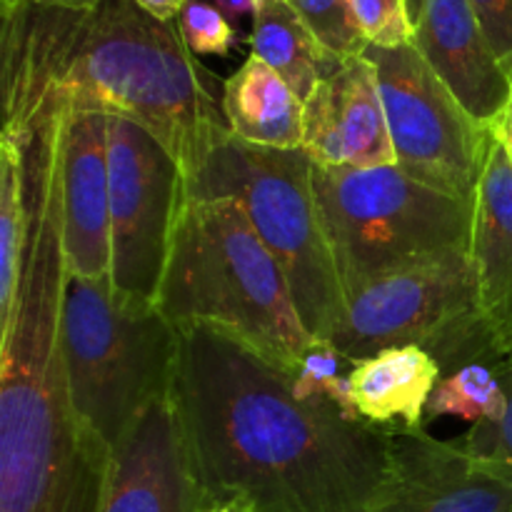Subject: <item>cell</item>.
<instances>
[{"label": "cell", "mask_w": 512, "mask_h": 512, "mask_svg": "<svg viewBox=\"0 0 512 512\" xmlns=\"http://www.w3.org/2000/svg\"><path fill=\"white\" fill-rule=\"evenodd\" d=\"M288 5L333 58L348 60L368 48L355 20L353 0H288Z\"/></svg>", "instance_id": "obj_23"}, {"label": "cell", "mask_w": 512, "mask_h": 512, "mask_svg": "<svg viewBox=\"0 0 512 512\" xmlns=\"http://www.w3.org/2000/svg\"><path fill=\"white\" fill-rule=\"evenodd\" d=\"M203 505L173 390L110 448L100 512H198Z\"/></svg>", "instance_id": "obj_12"}, {"label": "cell", "mask_w": 512, "mask_h": 512, "mask_svg": "<svg viewBox=\"0 0 512 512\" xmlns=\"http://www.w3.org/2000/svg\"><path fill=\"white\" fill-rule=\"evenodd\" d=\"M353 13L368 45L400 48L413 43L405 0H353Z\"/></svg>", "instance_id": "obj_25"}, {"label": "cell", "mask_w": 512, "mask_h": 512, "mask_svg": "<svg viewBox=\"0 0 512 512\" xmlns=\"http://www.w3.org/2000/svg\"><path fill=\"white\" fill-rule=\"evenodd\" d=\"M38 3L60 5V8H73V10H85V8H93L98 0H38Z\"/></svg>", "instance_id": "obj_32"}, {"label": "cell", "mask_w": 512, "mask_h": 512, "mask_svg": "<svg viewBox=\"0 0 512 512\" xmlns=\"http://www.w3.org/2000/svg\"><path fill=\"white\" fill-rule=\"evenodd\" d=\"M198 512H255L253 503L240 495H230V498H215V500H203Z\"/></svg>", "instance_id": "obj_31"}, {"label": "cell", "mask_w": 512, "mask_h": 512, "mask_svg": "<svg viewBox=\"0 0 512 512\" xmlns=\"http://www.w3.org/2000/svg\"><path fill=\"white\" fill-rule=\"evenodd\" d=\"M303 150L325 168L395 165L378 75L365 55L343 60L303 103Z\"/></svg>", "instance_id": "obj_14"}, {"label": "cell", "mask_w": 512, "mask_h": 512, "mask_svg": "<svg viewBox=\"0 0 512 512\" xmlns=\"http://www.w3.org/2000/svg\"><path fill=\"white\" fill-rule=\"evenodd\" d=\"M110 243L115 293L158 303L170 240L185 203L178 160L145 128L108 115Z\"/></svg>", "instance_id": "obj_10"}, {"label": "cell", "mask_w": 512, "mask_h": 512, "mask_svg": "<svg viewBox=\"0 0 512 512\" xmlns=\"http://www.w3.org/2000/svg\"><path fill=\"white\" fill-rule=\"evenodd\" d=\"M210 5L220 10L225 18L230 20L233 25L243 23V20H250L253 23V15H255V5L258 0H208Z\"/></svg>", "instance_id": "obj_29"}, {"label": "cell", "mask_w": 512, "mask_h": 512, "mask_svg": "<svg viewBox=\"0 0 512 512\" xmlns=\"http://www.w3.org/2000/svg\"><path fill=\"white\" fill-rule=\"evenodd\" d=\"M60 125L48 108L25 150L30 233L13 318L0 330V512H100L110 450L78 418L60 348L65 253Z\"/></svg>", "instance_id": "obj_3"}, {"label": "cell", "mask_w": 512, "mask_h": 512, "mask_svg": "<svg viewBox=\"0 0 512 512\" xmlns=\"http://www.w3.org/2000/svg\"><path fill=\"white\" fill-rule=\"evenodd\" d=\"M443 368L418 345L388 348L350 368V393L360 418L378 428H423Z\"/></svg>", "instance_id": "obj_17"}, {"label": "cell", "mask_w": 512, "mask_h": 512, "mask_svg": "<svg viewBox=\"0 0 512 512\" xmlns=\"http://www.w3.org/2000/svg\"><path fill=\"white\" fill-rule=\"evenodd\" d=\"M60 203L68 278L108 280L113 270L108 115L63 110Z\"/></svg>", "instance_id": "obj_13"}, {"label": "cell", "mask_w": 512, "mask_h": 512, "mask_svg": "<svg viewBox=\"0 0 512 512\" xmlns=\"http://www.w3.org/2000/svg\"><path fill=\"white\" fill-rule=\"evenodd\" d=\"M313 188L343 293L430 255L468 250L475 203L410 178L398 165L325 168Z\"/></svg>", "instance_id": "obj_7"}, {"label": "cell", "mask_w": 512, "mask_h": 512, "mask_svg": "<svg viewBox=\"0 0 512 512\" xmlns=\"http://www.w3.org/2000/svg\"><path fill=\"white\" fill-rule=\"evenodd\" d=\"M178 30L193 55H228L238 45V28L208 0H190L178 18Z\"/></svg>", "instance_id": "obj_24"}, {"label": "cell", "mask_w": 512, "mask_h": 512, "mask_svg": "<svg viewBox=\"0 0 512 512\" xmlns=\"http://www.w3.org/2000/svg\"><path fill=\"white\" fill-rule=\"evenodd\" d=\"M330 340L350 363L403 345L428 350L443 375L468 363H505L480 310L468 250L430 255L358 285L345 295Z\"/></svg>", "instance_id": "obj_8"}, {"label": "cell", "mask_w": 512, "mask_h": 512, "mask_svg": "<svg viewBox=\"0 0 512 512\" xmlns=\"http://www.w3.org/2000/svg\"><path fill=\"white\" fill-rule=\"evenodd\" d=\"M3 3V138L23 143L43 108L90 110L148 130L188 178L225 133L223 90L178 30L133 0L73 10Z\"/></svg>", "instance_id": "obj_2"}, {"label": "cell", "mask_w": 512, "mask_h": 512, "mask_svg": "<svg viewBox=\"0 0 512 512\" xmlns=\"http://www.w3.org/2000/svg\"><path fill=\"white\" fill-rule=\"evenodd\" d=\"M488 130H490V135H493V138L503 145L505 155H508L510 163H512V88H510L508 103H505L503 110L495 115L493 123L488 125Z\"/></svg>", "instance_id": "obj_28"}, {"label": "cell", "mask_w": 512, "mask_h": 512, "mask_svg": "<svg viewBox=\"0 0 512 512\" xmlns=\"http://www.w3.org/2000/svg\"><path fill=\"white\" fill-rule=\"evenodd\" d=\"M373 512H512V478L425 428H390V470Z\"/></svg>", "instance_id": "obj_11"}, {"label": "cell", "mask_w": 512, "mask_h": 512, "mask_svg": "<svg viewBox=\"0 0 512 512\" xmlns=\"http://www.w3.org/2000/svg\"><path fill=\"white\" fill-rule=\"evenodd\" d=\"M250 48L253 55L268 63L290 85L303 103L310 98L315 85L343 63L315 40L288 0H258Z\"/></svg>", "instance_id": "obj_19"}, {"label": "cell", "mask_w": 512, "mask_h": 512, "mask_svg": "<svg viewBox=\"0 0 512 512\" xmlns=\"http://www.w3.org/2000/svg\"><path fill=\"white\" fill-rule=\"evenodd\" d=\"M503 365L468 363L440 378L430 395L425 420L458 418L470 425L500 423L508 410Z\"/></svg>", "instance_id": "obj_21"}, {"label": "cell", "mask_w": 512, "mask_h": 512, "mask_svg": "<svg viewBox=\"0 0 512 512\" xmlns=\"http://www.w3.org/2000/svg\"><path fill=\"white\" fill-rule=\"evenodd\" d=\"M185 198L235 200L283 268L305 330L333 338L345 293L315 200L313 160L303 148H258L225 130L185 178Z\"/></svg>", "instance_id": "obj_5"}, {"label": "cell", "mask_w": 512, "mask_h": 512, "mask_svg": "<svg viewBox=\"0 0 512 512\" xmlns=\"http://www.w3.org/2000/svg\"><path fill=\"white\" fill-rule=\"evenodd\" d=\"M30 233L23 143L0 135V330L13 318Z\"/></svg>", "instance_id": "obj_20"}, {"label": "cell", "mask_w": 512, "mask_h": 512, "mask_svg": "<svg viewBox=\"0 0 512 512\" xmlns=\"http://www.w3.org/2000/svg\"><path fill=\"white\" fill-rule=\"evenodd\" d=\"M500 373H503L505 393H508V410H505V418L500 420V423L473 425V430H470L463 445L468 453L475 455V458L495 465V468L503 470L508 478H512V355L505 358Z\"/></svg>", "instance_id": "obj_26"}, {"label": "cell", "mask_w": 512, "mask_h": 512, "mask_svg": "<svg viewBox=\"0 0 512 512\" xmlns=\"http://www.w3.org/2000/svg\"><path fill=\"white\" fill-rule=\"evenodd\" d=\"M405 8H408V0H405Z\"/></svg>", "instance_id": "obj_33"}, {"label": "cell", "mask_w": 512, "mask_h": 512, "mask_svg": "<svg viewBox=\"0 0 512 512\" xmlns=\"http://www.w3.org/2000/svg\"><path fill=\"white\" fill-rule=\"evenodd\" d=\"M413 45L483 125L510 98V78L490 50L470 0H408Z\"/></svg>", "instance_id": "obj_15"}, {"label": "cell", "mask_w": 512, "mask_h": 512, "mask_svg": "<svg viewBox=\"0 0 512 512\" xmlns=\"http://www.w3.org/2000/svg\"><path fill=\"white\" fill-rule=\"evenodd\" d=\"M490 50L512 83V0H470Z\"/></svg>", "instance_id": "obj_27"}, {"label": "cell", "mask_w": 512, "mask_h": 512, "mask_svg": "<svg viewBox=\"0 0 512 512\" xmlns=\"http://www.w3.org/2000/svg\"><path fill=\"white\" fill-rule=\"evenodd\" d=\"M60 348L75 413L108 450L173 390L178 330L158 303L123 298L110 278H65Z\"/></svg>", "instance_id": "obj_6"}, {"label": "cell", "mask_w": 512, "mask_h": 512, "mask_svg": "<svg viewBox=\"0 0 512 512\" xmlns=\"http://www.w3.org/2000/svg\"><path fill=\"white\" fill-rule=\"evenodd\" d=\"M230 133L258 148H303V100L268 63L250 53L223 83Z\"/></svg>", "instance_id": "obj_18"}, {"label": "cell", "mask_w": 512, "mask_h": 512, "mask_svg": "<svg viewBox=\"0 0 512 512\" xmlns=\"http://www.w3.org/2000/svg\"><path fill=\"white\" fill-rule=\"evenodd\" d=\"M478 300L503 358L512 355V163L490 135L488 158L475 195L470 240Z\"/></svg>", "instance_id": "obj_16"}, {"label": "cell", "mask_w": 512, "mask_h": 512, "mask_svg": "<svg viewBox=\"0 0 512 512\" xmlns=\"http://www.w3.org/2000/svg\"><path fill=\"white\" fill-rule=\"evenodd\" d=\"M173 398L203 500L255 512H373L390 428L293 395V375L213 325L178 330Z\"/></svg>", "instance_id": "obj_1"}, {"label": "cell", "mask_w": 512, "mask_h": 512, "mask_svg": "<svg viewBox=\"0 0 512 512\" xmlns=\"http://www.w3.org/2000/svg\"><path fill=\"white\" fill-rule=\"evenodd\" d=\"M395 148V165L428 188L475 203L490 130L463 108L413 43L368 45Z\"/></svg>", "instance_id": "obj_9"}, {"label": "cell", "mask_w": 512, "mask_h": 512, "mask_svg": "<svg viewBox=\"0 0 512 512\" xmlns=\"http://www.w3.org/2000/svg\"><path fill=\"white\" fill-rule=\"evenodd\" d=\"M133 3L140 5L143 10H148L155 18L173 23V20L180 18V13H183V8L190 0H133Z\"/></svg>", "instance_id": "obj_30"}, {"label": "cell", "mask_w": 512, "mask_h": 512, "mask_svg": "<svg viewBox=\"0 0 512 512\" xmlns=\"http://www.w3.org/2000/svg\"><path fill=\"white\" fill-rule=\"evenodd\" d=\"M158 308L175 330H228L290 375L315 340L300 320L283 268L230 198H185Z\"/></svg>", "instance_id": "obj_4"}, {"label": "cell", "mask_w": 512, "mask_h": 512, "mask_svg": "<svg viewBox=\"0 0 512 512\" xmlns=\"http://www.w3.org/2000/svg\"><path fill=\"white\" fill-rule=\"evenodd\" d=\"M350 368L353 363L335 348L333 340L315 338L293 375V395L305 403L333 405L350 420H363L350 393Z\"/></svg>", "instance_id": "obj_22"}]
</instances>
